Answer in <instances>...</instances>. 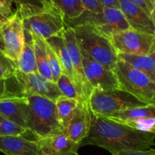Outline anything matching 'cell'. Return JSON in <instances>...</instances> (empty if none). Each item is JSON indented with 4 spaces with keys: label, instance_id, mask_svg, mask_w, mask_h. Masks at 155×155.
<instances>
[{
    "label": "cell",
    "instance_id": "9c48e42d",
    "mask_svg": "<svg viewBox=\"0 0 155 155\" xmlns=\"http://www.w3.org/2000/svg\"><path fill=\"white\" fill-rule=\"evenodd\" d=\"M21 20L24 30L44 39L62 33L66 27L63 15L56 8L29 15Z\"/></svg>",
    "mask_w": 155,
    "mask_h": 155
},
{
    "label": "cell",
    "instance_id": "4316f807",
    "mask_svg": "<svg viewBox=\"0 0 155 155\" xmlns=\"http://www.w3.org/2000/svg\"><path fill=\"white\" fill-rule=\"evenodd\" d=\"M56 84L63 95L68 97V98H75L78 101H83L81 97L79 95L74 83L66 74L62 73Z\"/></svg>",
    "mask_w": 155,
    "mask_h": 155
},
{
    "label": "cell",
    "instance_id": "8d00e7d4",
    "mask_svg": "<svg viewBox=\"0 0 155 155\" xmlns=\"http://www.w3.org/2000/svg\"><path fill=\"white\" fill-rule=\"evenodd\" d=\"M151 1H152V2H154V4H155V0H151Z\"/></svg>",
    "mask_w": 155,
    "mask_h": 155
},
{
    "label": "cell",
    "instance_id": "2e32d148",
    "mask_svg": "<svg viewBox=\"0 0 155 155\" xmlns=\"http://www.w3.org/2000/svg\"><path fill=\"white\" fill-rule=\"evenodd\" d=\"M36 140L44 155H79L80 144L74 142L64 133Z\"/></svg>",
    "mask_w": 155,
    "mask_h": 155
},
{
    "label": "cell",
    "instance_id": "5b68a950",
    "mask_svg": "<svg viewBox=\"0 0 155 155\" xmlns=\"http://www.w3.org/2000/svg\"><path fill=\"white\" fill-rule=\"evenodd\" d=\"M66 27L79 25H90L110 39L112 36L130 28L124 14L119 8L103 6L101 12L83 10V12L72 19H64Z\"/></svg>",
    "mask_w": 155,
    "mask_h": 155
},
{
    "label": "cell",
    "instance_id": "83f0119b",
    "mask_svg": "<svg viewBox=\"0 0 155 155\" xmlns=\"http://www.w3.org/2000/svg\"><path fill=\"white\" fill-rule=\"evenodd\" d=\"M45 50H46L47 62H48V68H49L51 76H52V81L56 83L62 74L60 63H59V61L54 50L47 42L46 45H45Z\"/></svg>",
    "mask_w": 155,
    "mask_h": 155
},
{
    "label": "cell",
    "instance_id": "52a82bcc",
    "mask_svg": "<svg viewBox=\"0 0 155 155\" xmlns=\"http://www.w3.org/2000/svg\"><path fill=\"white\" fill-rule=\"evenodd\" d=\"M92 113L106 115L118 110L148 105L126 91L120 89L101 90L93 89L89 99Z\"/></svg>",
    "mask_w": 155,
    "mask_h": 155
},
{
    "label": "cell",
    "instance_id": "603a6c76",
    "mask_svg": "<svg viewBox=\"0 0 155 155\" xmlns=\"http://www.w3.org/2000/svg\"><path fill=\"white\" fill-rule=\"evenodd\" d=\"M31 33L32 36H33V48H34L35 58H36L38 73L40 74L42 77L46 78L47 80L52 81V76H51V73L48 68V62H47L45 39L35 33Z\"/></svg>",
    "mask_w": 155,
    "mask_h": 155
},
{
    "label": "cell",
    "instance_id": "f546056e",
    "mask_svg": "<svg viewBox=\"0 0 155 155\" xmlns=\"http://www.w3.org/2000/svg\"><path fill=\"white\" fill-rule=\"evenodd\" d=\"M84 10L94 12H101L103 6L98 0H80Z\"/></svg>",
    "mask_w": 155,
    "mask_h": 155
},
{
    "label": "cell",
    "instance_id": "ac0fdd59",
    "mask_svg": "<svg viewBox=\"0 0 155 155\" xmlns=\"http://www.w3.org/2000/svg\"><path fill=\"white\" fill-rule=\"evenodd\" d=\"M47 43L51 47L57 55L63 74H66L74 83V74L69 51L64 42L63 33L51 36L45 39ZM75 84V83H74Z\"/></svg>",
    "mask_w": 155,
    "mask_h": 155
},
{
    "label": "cell",
    "instance_id": "3957f363",
    "mask_svg": "<svg viewBox=\"0 0 155 155\" xmlns=\"http://www.w3.org/2000/svg\"><path fill=\"white\" fill-rule=\"evenodd\" d=\"M39 95L55 101L61 95L57 84L39 73H24L19 68L12 77L4 80L3 96L27 97Z\"/></svg>",
    "mask_w": 155,
    "mask_h": 155
},
{
    "label": "cell",
    "instance_id": "30bf717a",
    "mask_svg": "<svg viewBox=\"0 0 155 155\" xmlns=\"http://www.w3.org/2000/svg\"><path fill=\"white\" fill-rule=\"evenodd\" d=\"M110 40L117 52L136 54L155 52V34L130 28L112 36Z\"/></svg>",
    "mask_w": 155,
    "mask_h": 155
},
{
    "label": "cell",
    "instance_id": "8992f818",
    "mask_svg": "<svg viewBox=\"0 0 155 155\" xmlns=\"http://www.w3.org/2000/svg\"><path fill=\"white\" fill-rule=\"evenodd\" d=\"M112 71L119 89L126 91L147 104H155V82L146 74L118 60Z\"/></svg>",
    "mask_w": 155,
    "mask_h": 155
},
{
    "label": "cell",
    "instance_id": "5bb4252c",
    "mask_svg": "<svg viewBox=\"0 0 155 155\" xmlns=\"http://www.w3.org/2000/svg\"><path fill=\"white\" fill-rule=\"evenodd\" d=\"M92 120V112L89 103L85 101L78 102L71 120L64 129V133L76 143H81L89 131Z\"/></svg>",
    "mask_w": 155,
    "mask_h": 155
},
{
    "label": "cell",
    "instance_id": "ffe728a7",
    "mask_svg": "<svg viewBox=\"0 0 155 155\" xmlns=\"http://www.w3.org/2000/svg\"><path fill=\"white\" fill-rule=\"evenodd\" d=\"M100 116L119 124L140 118L155 117V104H148L142 107L118 110L112 114Z\"/></svg>",
    "mask_w": 155,
    "mask_h": 155
},
{
    "label": "cell",
    "instance_id": "d6986e66",
    "mask_svg": "<svg viewBox=\"0 0 155 155\" xmlns=\"http://www.w3.org/2000/svg\"><path fill=\"white\" fill-rule=\"evenodd\" d=\"M155 52L150 54H136L117 52L118 59L146 74L155 82Z\"/></svg>",
    "mask_w": 155,
    "mask_h": 155
},
{
    "label": "cell",
    "instance_id": "1f68e13d",
    "mask_svg": "<svg viewBox=\"0 0 155 155\" xmlns=\"http://www.w3.org/2000/svg\"><path fill=\"white\" fill-rule=\"evenodd\" d=\"M112 155H155V149L154 148L148 150H126L120 151L112 154Z\"/></svg>",
    "mask_w": 155,
    "mask_h": 155
},
{
    "label": "cell",
    "instance_id": "d590c367",
    "mask_svg": "<svg viewBox=\"0 0 155 155\" xmlns=\"http://www.w3.org/2000/svg\"><path fill=\"white\" fill-rule=\"evenodd\" d=\"M4 93V80H0V97Z\"/></svg>",
    "mask_w": 155,
    "mask_h": 155
},
{
    "label": "cell",
    "instance_id": "836d02e7",
    "mask_svg": "<svg viewBox=\"0 0 155 155\" xmlns=\"http://www.w3.org/2000/svg\"><path fill=\"white\" fill-rule=\"evenodd\" d=\"M102 6L106 7H113L119 8V2L118 0H98Z\"/></svg>",
    "mask_w": 155,
    "mask_h": 155
},
{
    "label": "cell",
    "instance_id": "f1b7e54d",
    "mask_svg": "<svg viewBox=\"0 0 155 155\" xmlns=\"http://www.w3.org/2000/svg\"><path fill=\"white\" fill-rule=\"evenodd\" d=\"M18 69V63L0 52V80H5Z\"/></svg>",
    "mask_w": 155,
    "mask_h": 155
},
{
    "label": "cell",
    "instance_id": "e0dca14e",
    "mask_svg": "<svg viewBox=\"0 0 155 155\" xmlns=\"http://www.w3.org/2000/svg\"><path fill=\"white\" fill-rule=\"evenodd\" d=\"M0 115L27 129V98L2 95L0 97Z\"/></svg>",
    "mask_w": 155,
    "mask_h": 155
},
{
    "label": "cell",
    "instance_id": "d4e9b609",
    "mask_svg": "<svg viewBox=\"0 0 155 155\" xmlns=\"http://www.w3.org/2000/svg\"><path fill=\"white\" fill-rule=\"evenodd\" d=\"M54 7L63 15L64 19H72L83 12L80 0H51Z\"/></svg>",
    "mask_w": 155,
    "mask_h": 155
},
{
    "label": "cell",
    "instance_id": "e575fe53",
    "mask_svg": "<svg viewBox=\"0 0 155 155\" xmlns=\"http://www.w3.org/2000/svg\"><path fill=\"white\" fill-rule=\"evenodd\" d=\"M11 16H12V15H11ZM9 17H10V15L5 12V10L3 8L2 6L0 5V24H1L3 21H5L6 19H8Z\"/></svg>",
    "mask_w": 155,
    "mask_h": 155
},
{
    "label": "cell",
    "instance_id": "277c9868",
    "mask_svg": "<svg viewBox=\"0 0 155 155\" xmlns=\"http://www.w3.org/2000/svg\"><path fill=\"white\" fill-rule=\"evenodd\" d=\"M73 29L80 49L106 68H114L119 59L110 38L90 25H79Z\"/></svg>",
    "mask_w": 155,
    "mask_h": 155
},
{
    "label": "cell",
    "instance_id": "7402d4cb",
    "mask_svg": "<svg viewBox=\"0 0 155 155\" xmlns=\"http://www.w3.org/2000/svg\"><path fill=\"white\" fill-rule=\"evenodd\" d=\"M78 102L75 98H68L63 95L58 97L54 101L58 120L63 127L64 131L74 117Z\"/></svg>",
    "mask_w": 155,
    "mask_h": 155
},
{
    "label": "cell",
    "instance_id": "44dd1931",
    "mask_svg": "<svg viewBox=\"0 0 155 155\" xmlns=\"http://www.w3.org/2000/svg\"><path fill=\"white\" fill-rule=\"evenodd\" d=\"M18 68L24 73H37L32 33L24 30V45L18 61Z\"/></svg>",
    "mask_w": 155,
    "mask_h": 155
},
{
    "label": "cell",
    "instance_id": "4fadbf2b",
    "mask_svg": "<svg viewBox=\"0 0 155 155\" xmlns=\"http://www.w3.org/2000/svg\"><path fill=\"white\" fill-rule=\"evenodd\" d=\"M119 8L130 28L148 34H155V20L140 6L130 0H118Z\"/></svg>",
    "mask_w": 155,
    "mask_h": 155
},
{
    "label": "cell",
    "instance_id": "ba28073f",
    "mask_svg": "<svg viewBox=\"0 0 155 155\" xmlns=\"http://www.w3.org/2000/svg\"><path fill=\"white\" fill-rule=\"evenodd\" d=\"M24 39L22 20L15 12L0 24V52L18 63Z\"/></svg>",
    "mask_w": 155,
    "mask_h": 155
},
{
    "label": "cell",
    "instance_id": "7c38bea8",
    "mask_svg": "<svg viewBox=\"0 0 155 155\" xmlns=\"http://www.w3.org/2000/svg\"><path fill=\"white\" fill-rule=\"evenodd\" d=\"M80 52L84 74L92 89H119L117 79L112 70L92 59L83 50L80 49Z\"/></svg>",
    "mask_w": 155,
    "mask_h": 155
},
{
    "label": "cell",
    "instance_id": "4dcf8cb0",
    "mask_svg": "<svg viewBox=\"0 0 155 155\" xmlns=\"http://www.w3.org/2000/svg\"><path fill=\"white\" fill-rule=\"evenodd\" d=\"M137 5L140 6L145 12H148L154 18L155 12V4L151 0H130Z\"/></svg>",
    "mask_w": 155,
    "mask_h": 155
},
{
    "label": "cell",
    "instance_id": "484cf974",
    "mask_svg": "<svg viewBox=\"0 0 155 155\" xmlns=\"http://www.w3.org/2000/svg\"><path fill=\"white\" fill-rule=\"evenodd\" d=\"M30 133L27 129L0 115V136H23ZM26 137V136H25Z\"/></svg>",
    "mask_w": 155,
    "mask_h": 155
},
{
    "label": "cell",
    "instance_id": "d6a6232c",
    "mask_svg": "<svg viewBox=\"0 0 155 155\" xmlns=\"http://www.w3.org/2000/svg\"><path fill=\"white\" fill-rule=\"evenodd\" d=\"M0 5L3 7V8L5 10V12L9 15H13V11H12V0H0Z\"/></svg>",
    "mask_w": 155,
    "mask_h": 155
},
{
    "label": "cell",
    "instance_id": "cb8c5ba5",
    "mask_svg": "<svg viewBox=\"0 0 155 155\" xmlns=\"http://www.w3.org/2000/svg\"><path fill=\"white\" fill-rule=\"evenodd\" d=\"M17 7L16 12L21 18L45 10L55 8L51 0H12Z\"/></svg>",
    "mask_w": 155,
    "mask_h": 155
},
{
    "label": "cell",
    "instance_id": "9a60e30c",
    "mask_svg": "<svg viewBox=\"0 0 155 155\" xmlns=\"http://www.w3.org/2000/svg\"><path fill=\"white\" fill-rule=\"evenodd\" d=\"M0 151L5 155H44L36 139L23 136H0Z\"/></svg>",
    "mask_w": 155,
    "mask_h": 155
},
{
    "label": "cell",
    "instance_id": "7a4b0ae2",
    "mask_svg": "<svg viewBox=\"0 0 155 155\" xmlns=\"http://www.w3.org/2000/svg\"><path fill=\"white\" fill-rule=\"evenodd\" d=\"M27 99V129L35 139L64 133L56 114L54 101L39 95L26 97Z\"/></svg>",
    "mask_w": 155,
    "mask_h": 155
},
{
    "label": "cell",
    "instance_id": "6da1fadb",
    "mask_svg": "<svg viewBox=\"0 0 155 155\" xmlns=\"http://www.w3.org/2000/svg\"><path fill=\"white\" fill-rule=\"evenodd\" d=\"M89 145L104 148L111 154L126 150L144 151L155 145V133L139 131L92 113L90 129L80 147Z\"/></svg>",
    "mask_w": 155,
    "mask_h": 155
},
{
    "label": "cell",
    "instance_id": "8fae6325",
    "mask_svg": "<svg viewBox=\"0 0 155 155\" xmlns=\"http://www.w3.org/2000/svg\"><path fill=\"white\" fill-rule=\"evenodd\" d=\"M62 33L71 59L76 89L82 99L89 103V97L93 89L89 84L84 74L82 64L81 52L76 39L74 30L71 27H65Z\"/></svg>",
    "mask_w": 155,
    "mask_h": 155
}]
</instances>
